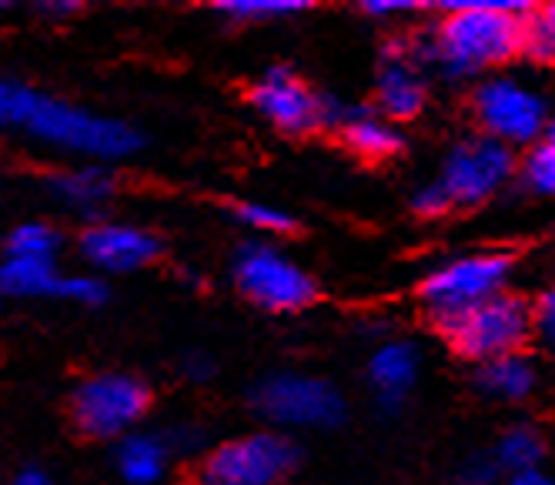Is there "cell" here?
Wrapping results in <instances>:
<instances>
[{
	"label": "cell",
	"mask_w": 555,
	"mask_h": 485,
	"mask_svg": "<svg viewBox=\"0 0 555 485\" xmlns=\"http://www.w3.org/2000/svg\"><path fill=\"white\" fill-rule=\"evenodd\" d=\"M8 485H54V478L44 469H21Z\"/></svg>",
	"instance_id": "30"
},
{
	"label": "cell",
	"mask_w": 555,
	"mask_h": 485,
	"mask_svg": "<svg viewBox=\"0 0 555 485\" xmlns=\"http://www.w3.org/2000/svg\"><path fill=\"white\" fill-rule=\"evenodd\" d=\"M378 104L388 117L405 120L415 117L425 104V85L422 77L405 64V61H388L382 77H378Z\"/></svg>",
	"instance_id": "16"
},
{
	"label": "cell",
	"mask_w": 555,
	"mask_h": 485,
	"mask_svg": "<svg viewBox=\"0 0 555 485\" xmlns=\"http://www.w3.org/2000/svg\"><path fill=\"white\" fill-rule=\"evenodd\" d=\"M415 208H418L422 215H442V212L452 208V201H449V194L442 191V184L435 181V184H428V188H422V191L415 194Z\"/></svg>",
	"instance_id": "27"
},
{
	"label": "cell",
	"mask_w": 555,
	"mask_h": 485,
	"mask_svg": "<svg viewBox=\"0 0 555 485\" xmlns=\"http://www.w3.org/2000/svg\"><path fill=\"white\" fill-rule=\"evenodd\" d=\"M251 104L271 120L274 128H282L288 135H301V131H311L322 125V98L311 94L285 67H271L258 80L251 88Z\"/></svg>",
	"instance_id": "12"
},
{
	"label": "cell",
	"mask_w": 555,
	"mask_h": 485,
	"mask_svg": "<svg viewBox=\"0 0 555 485\" xmlns=\"http://www.w3.org/2000/svg\"><path fill=\"white\" fill-rule=\"evenodd\" d=\"M508 271H512L508 255H468V258L446 265L442 271H435L425 281L422 298H425L431 318L439 321L442 329H449L468 311L502 295Z\"/></svg>",
	"instance_id": "5"
},
{
	"label": "cell",
	"mask_w": 555,
	"mask_h": 485,
	"mask_svg": "<svg viewBox=\"0 0 555 485\" xmlns=\"http://www.w3.org/2000/svg\"><path fill=\"white\" fill-rule=\"evenodd\" d=\"M508 485H552V482H548L542 472H535V469H532V472H515Z\"/></svg>",
	"instance_id": "32"
},
{
	"label": "cell",
	"mask_w": 555,
	"mask_h": 485,
	"mask_svg": "<svg viewBox=\"0 0 555 485\" xmlns=\"http://www.w3.org/2000/svg\"><path fill=\"white\" fill-rule=\"evenodd\" d=\"M57 298L74 302L81 308H98V305L107 302V285L98 275H64Z\"/></svg>",
	"instance_id": "24"
},
{
	"label": "cell",
	"mask_w": 555,
	"mask_h": 485,
	"mask_svg": "<svg viewBox=\"0 0 555 485\" xmlns=\"http://www.w3.org/2000/svg\"><path fill=\"white\" fill-rule=\"evenodd\" d=\"M482 388L495 398H505V401H515V398H526L535 385V372L526 358L519 355H505V358H495V361H486L482 366Z\"/></svg>",
	"instance_id": "18"
},
{
	"label": "cell",
	"mask_w": 555,
	"mask_h": 485,
	"mask_svg": "<svg viewBox=\"0 0 555 485\" xmlns=\"http://www.w3.org/2000/svg\"><path fill=\"white\" fill-rule=\"evenodd\" d=\"M449 17L435 34V58L455 74H472L489 64L512 58L526 44V27L519 14L526 4H505V0H452L442 4Z\"/></svg>",
	"instance_id": "2"
},
{
	"label": "cell",
	"mask_w": 555,
	"mask_h": 485,
	"mask_svg": "<svg viewBox=\"0 0 555 485\" xmlns=\"http://www.w3.org/2000/svg\"><path fill=\"white\" fill-rule=\"evenodd\" d=\"M298 465V449L278 432L221 442L194 472L197 485H282Z\"/></svg>",
	"instance_id": "4"
},
{
	"label": "cell",
	"mask_w": 555,
	"mask_h": 485,
	"mask_svg": "<svg viewBox=\"0 0 555 485\" xmlns=\"http://www.w3.org/2000/svg\"><path fill=\"white\" fill-rule=\"evenodd\" d=\"M61 245H64L61 231L48 221H24L8 234V255H14V258L57 261Z\"/></svg>",
	"instance_id": "20"
},
{
	"label": "cell",
	"mask_w": 555,
	"mask_h": 485,
	"mask_svg": "<svg viewBox=\"0 0 555 485\" xmlns=\"http://www.w3.org/2000/svg\"><path fill=\"white\" fill-rule=\"evenodd\" d=\"M446 332L462 355L475 361H495L515 355V348L532 335V308L522 298L502 292L459 318Z\"/></svg>",
	"instance_id": "6"
},
{
	"label": "cell",
	"mask_w": 555,
	"mask_h": 485,
	"mask_svg": "<svg viewBox=\"0 0 555 485\" xmlns=\"http://www.w3.org/2000/svg\"><path fill=\"white\" fill-rule=\"evenodd\" d=\"M345 141L362 157H388L399 151V135H395L385 120L362 114V111L345 114Z\"/></svg>",
	"instance_id": "19"
},
{
	"label": "cell",
	"mask_w": 555,
	"mask_h": 485,
	"mask_svg": "<svg viewBox=\"0 0 555 485\" xmlns=\"http://www.w3.org/2000/svg\"><path fill=\"white\" fill-rule=\"evenodd\" d=\"M532 332L548 352H555V289L545 292L532 308Z\"/></svg>",
	"instance_id": "26"
},
{
	"label": "cell",
	"mask_w": 555,
	"mask_h": 485,
	"mask_svg": "<svg viewBox=\"0 0 555 485\" xmlns=\"http://www.w3.org/2000/svg\"><path fill=\"white\" fill-rule=\"evenodd\" d=\"M184 372H188V379H194V382H205V379L211 375V358H205V355H191V358L184 361Z\"/></svg>",
	"instance_id": "29"
},
{
	"label": "cell",
	"mask_w": 555,
	"mask_h": 485,
	"mask_svg": "<svg viewBox=\"0 0 555 485\" xmlns=\"http://www.w3.org/2000/svg\"><path fill=\"white\" fill-rule=\"evenodd\" d=\"M0 128L98 161H117L141 148V135L125 120L67 104L11 77H0Z\"/></svg>",
	"instance_id": "1"
},
{
	"label": "cell",
	"mask_w": 555,
	"mask_h": 485,
	"mask_svg": "<svg viewBox=\"0 0 555 485\" xmlns=\"http://www.w3.org/2000/svg\"><path fill=\"white\" fill-rule=\"evenodd\" d=\"M475 114H479L489 138L502 144H529L545 128L542 98L502 77L479 88V94H475Z\"/></svg>",
	"instance_id": "10"
},
{
	"label": "cell",
	"mask_w": 555,
	"mask_h": 485,
	"mask_svg": "<svg viewBox=\"0 0 555 485\" xmlns=\"http://www.w3.org/2000/svg\"><path fill=\"white\" fill-rule=\"evenodd\" d=\"M61 281L64 275L57 271V261L14 255H4V261H0V295L8 298H57Z\"/></svg>",
	"instance_id": "15"
},
{
	"label": "cell",
	"mask_w": 555,
	"mask_h": 485,
	"mask_svg": "<svg viewBox=\"0 0 555 485\" xmlns=\"http://www.w3.org/2000/svg\"><path fill=\"white\" fill-rule=\"evenodd\" d=\"M151 409V388L131 372H98L70 392V422L85 438L121 442Z\"/></svg>",
	"instance_id": "3"
},
{
	"label": "cell",
	"mask_w": 555,
	"mask_h": 485,
	"mask_svg": "<svg viewBox=\"0 0 555 485\" xmlns=\"http://www.w3.org/2000/svg\"><path fill=\"white\" fill-rule=\"evenodd\" d=\"M508 175H512L508 144L495 138H472L449 154L439 184L452 205H479V201L492 197L508 181Z\"/></svg>",
	"instance_id": "9"
},
{
	"label": "cell",
	"mask_w": 555,
	"mask_h": 485,
	"mask_svg": "<svg viewBox=\"0 0 555 485\" xmlns=\"http://www.w3.org/2000/svg\"><path fill=\"white\" fill-rule=\"evenodd\" d=\"M552 151H555V120H548V141H545Z\"/></svg>",
	"instance_id": "33"
},
{
	"label": "cell",
	"mask_w": 555,
	"mask_h": 485,
	"mask_svg": "<svg viewBox=\"0 0 555 485\" xmlns=\"http://www.w3.org/2000/svg\"><path fill=\"white\" fill-rule=\"evenodd\" d=\"M218 14L231 17V21H278V17H292L308 11L305 0H218L215 4Z\"/></svg>",
	"instance_id": "21"
},
{
	"label": "cell",
	"mask_w": 555,
	"mask_h": 485,
	"mask_svg": "<svg viewBox=\"0 0 555 485\" xmlns=\"http://www.w3.org/2000/svg\"><path fill=\"white\" fill-rule=\"evenodd\" d=\"M415 369H418V355L412 345L405 342H391V345H382L375 355H372V382L378 385L385 406L391 401H399L409 385L415 382Z\"/></svg>",
	"instance_id": "17"
},
{
	"label": "cell",
	"mask_w": 555,
	"mask_h": 485,
	"mask_svg": "<svg viewBox=\"0 0 555 485\" xmlns=\"http://www.w3.org/2000/svg\"><path fill=\"white\" fill-rule=\"evenodd\" d=\"M495 459L505 465V469H515V472H532L542 459V435L535 429H512L502 435L499 442V452Z\"/></svg>",
	"instance_id": "22"
},
{
	"label": "cell",
	"mask_w": 555,
	"mask_h": 485,
	"mask_svg": "<svg viewBox=\"0 0 555 485\" xmlns=\"http://www.w3.org/2000/svg\"><path fill=\"white\" fill-rule=\"evenodd\" d=\"M171 462V446L165 435L154 432H131L117 442L114 449V465L128 485H154L162 482Z\"/></svg>",
	"instance_id": "13"
},
{
	"label": "cell",
	"mask_w": 555,
	"mask_h": 485,
	"mask_svg": "<svg viewBox=\"0 0 555 485\" xmlns=\"http://www.w3.org/2000/svg\"><path fill=\"white\" fill-rule=\"evenodd\" d=\"M48 188H51V194L61 201V205H67L74 212H101L107 201L114 197L117 181L101 165H85V168L57 171L48 181Z\"/></svg>",
	"instance_id": "14"
},
{
	"label": "cell",
	"mask_w": 555,
	"mask_h": 485,
	"mask_svg": "<svg viewBox=\"0 0 555 485\" xmlns=\"http://www.w3.org/2000/svg\"><path fill=\"white\" fill-rule=\"evenodd\" d=\"M234 215H237V221H245L248 228L264 231V234H288V231H295L292 215L278 212L274 205H261V201H245V205H237Z\"/></svg>",
	"instance_id": "23"
},
{
	"label": "cell",
	"mask_w": 555,
	"mask_h": 485,
	"mask_svg": "<svg viewBox=\"0 0 555 485\" xmlns=\"http://www.w3.org/2000/svg\"><path fill=\"white\" fill-rule=\"evenodd\" d=\"M234 285L268 311H298L314 298V281L268 245H245L234 255Z\"/></svg>",
	"instance_id": "7"
},
{
	"label": "cell",
	"mask_w": 555,
	"mask_h": 485,
	"mask_svg": "<svg viewBox=\"0 0 555 485\" xmlns=\"http://www.w3.org/2000/svg\"><path fill=\"white\" fill-rule=\"evenodd\" d=\"M415 4H409V0H369L365 11L369 14H399V11H412Z\"/></svg>",
	"instance_id": "31"
},
{
	"label": "cell",
	"mask_w": 555,
	"mask_h": 485,
	"mask_svg": "<svg viewBox=\"0 0 555 485\" xmlns=\"http://www.w3.org/2000/svg\"><path fill=\"white\" fill-rule=\"evenodd\" d=\"M255 409L261 419L285 429H328L345 416L341 395L308 375H271L255 388Z\"/></svg>",
	"instance_id": "8"
},
{
	"label": "cell",
	"mask_w": 555,
	"mask_h": 485,
	"mask_svg": "<svg viewBox=\"0 0 555 485\" xmlns=\"http://www.w3.org/2000/svg\"><path fill=\"white\" fill-rule=\"evenodd\" d=\"M526 181L539 194H555V151L548 144L545 148H535L526 157Z\"/></svg>",
	"instance_id": "25"
},
{
	"label": "cell",
	"mask_w": 555,
	"mask_h": 485,
	"mask_svg": "<svg viewBox=\"0 0 555 485\" xmlns=\"http://www.w3.org/2000/svg\"><path fill=\"white\" fill-rule=\"evenodd\" d=\"M77 252L98 271L128 275L162 258V238L128 221H91L77 238Z\"/></svg>",
	"instance_id": "11"
},
{
	"label": "cell",
	"mask_w": 555,
	"mask_h": 485,
	"mask_svg": "<svg viewBox=\"0 0 555 485\" xmlns=\"http://www.w3.org/2000/svg\"><path fill=\"white\" fill-rule=\"evenodd\" d=\"M34 11L51 21H67V17L81 14V4H77V0H48V4H37Z\"/></svg>",
	"instance_id": "28"
}]
</instances>
